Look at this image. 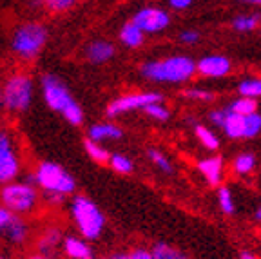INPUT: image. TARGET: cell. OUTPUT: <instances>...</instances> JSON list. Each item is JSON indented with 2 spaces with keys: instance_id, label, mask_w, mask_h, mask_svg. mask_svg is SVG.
<instances>
[{
  "instance_id": "30",
  "label": "cell",
  "mask_w": 261,
  "mask_h": 259,
  "mask_svg": "<svg viewBox=\"0 0 261 259\" xmlns=\"http://www.w3.org/2000/svg\"><path fill=\"white\" fill-rule=\"evenodd\" d=\"M143 113L151 120H156V122H167L169 118H171V111H169V107L163 101H154L151 106H147L143 109Z\"/></svg>"
},
{
  "instance_id": "9",
  "label": "cell",
  "mask_w": 261,
  "mask_h": 259,
  "mask_svg": "<svg viewBox=\"0 0 261 259\" xmlns=\"http://www.w3.org/2000/svg\"><path fill=\"white\" fill-rule=\"evenodd\" d=\"M154 101H163V96L160 93H151V91H145V93H127L123 96L114 98L113 101H109L106 107V116L107 118H118L125 113L130 111H138L145 109L147 106H151Z\"/></svg>"
},
{
  "instance_id": "14",
  "label": "cell",
  "mask_w": 261,
  "mask_h": 259,
  "mask_svg": "<svg viewBox=\"0 0 261 259\" xmlns=\"http://www.w3.org/2000/svg\"><path fill=\"white\" fill-rule=\"evenodd\" d=\"M87 138L94 140L98 143L103 142H116V140H122L123 138V129L116 123L111 122H102V123H94L87 131Z\"/></svg>"
},
{
  "instance_id": "15",
  "label": "cell",
  "mask_w": 261,
  "mask_h": 259,
  "mask_svg": "<svg viewBox=\"0 0 261 259\" xmlns=\"http://www.w3.org/2000/svg\"><path fill=\"white\" fill-rule=\"evenodd\" d=\"M62 248H64V254L69 259H93L94 257V252H93V248L89 247V243H87V239L76 238V236H65Z\"/></svg>"
},
{
  "instance_id": "39",
  "label": "cell",
  "mask_w": 261,
  "mask_h": 259,
  "mask_svg": "<svg viewBox=\"0 0 261 259\" xmlns=\"http://www.w3.org/2000/svg\"><path fill=\"white\" fill-rule=\"evenodd\" d=\"M113 259H129V254H123V252H118V254L111 255Z\"/></svg>"
},
{
  "instance_id": "11",
  "label": "cell",
  "mask_w": 261,
  "mask_h": 259,
  "mask_svg": "<svg viewBox=\"0 0 261 259\" xmlns=\"http://www.w3.org/2000/svg\"><path fill=\"white\" fill-rule=\"evenodd\" d=\"M130 20L135 22L143 33H151V35H156V33H162L169 28L171 24V16L165 9L162 8H154V6H147V8H142L133 15Z\"/></svg>"
},
{
  "instance_id": "33",
  "label": "cell",
  "mask_w": 261,
  "mask_h": 259,
  "mask_svg": "<svg viewBox=\"0 0 261 259\" xmlns=\"http://www.w3.org/2000/svg\"><path fill=\"white\" fill-rule=\"evenodd\" d=\"M261 133V113H252L247 116V140L256 138Z\"/></svg>"
},
{
  "instance_id": "26",
  "label": "cell",
  "mask_w": 261,
  "mask_h": 259,
  "mask_svg": "<svg viewBox=\"0 0 261 259\" xmlns=\"http://www.w3.org/2000/svg\"><path fill=\"white\" fill-rule=\"evenodd\" d=\"M238 94L257 100L261 98V78H245L238 84Z\"/></svg>"
},
{
  "instance_id": "32",
  "label": "cell",
  "mask_w": 261,
  "mask_h": 259,
  "mask_svg": "<svg viewBox=\"0 0 261 259\" xmlns=\"http://www.w3.org/2000/svg\"><path fill=\"white\" fill-rule=\"evenodd\" d=\"M78 4V0H44V8L51 13H65Z\"/></svg>"
},
{
  "instance_id": "35",
  "label": "cell",
  "mask_w": 261,
  "mask_h": 259,
  "mask_svg": "<svg viewBox=\"0 0 261 259\" xmlns=\"http://www.w3.org/2000/svg\"><path fill=\"white\" fill-rule=\"evenodd\" d=\"M127 254H129V259H156L152 250H147V248H135Z\"/></svg>"
},
{
  "instance_id": "41",
  "label": "cell",
  "mask_w": 261,
  "mask_h": 259,
  "mask_svg": "<svg viewBox=\"0 0 261 259\" xmlns=\"http://www.w3.org/2000/svg\"><path fill=\"white\" fill-rule=\"evenodd\" d=\"M240 2H245V4H252V6H261V0H240Z\"/></svg>"
},
{
  "instance_id": "22",
  "label": "cell",
  "mask_w": 261,
  "mask_h": 259,
  "mask_svg": "<svg viewBox=\"0 0 261 259\" xmlns=\"http://www.w3.org/2000/svg\"><path fill=\"white\" fill-rule=\"evenodd\" d=\"M227 111H230L232 114H240V116H249L252 113H257V101L252 100V98L238 96L236 100L228 103Z\"/></svg>"
},
{
  "instance_id": "6",
  "label": "cell",
  "mask_w": 261,
  "mask_h": 259,
  "mask_svg": "<svg viewBox=\"0 0 261 259\" xmlns=\"http://www.w3.org/2000/svg\"><path fill=\"white\" fill-rule=\"evenodd\" d=\"M38 187L33 182H9L0 189V203L16 214H29L38 205Z\"/></svg>"
},
{
  "instance_id": "19",
  "label": "cell",
  "mask_w": 261,
  "mask_h": 259,
  "mask_svg": "<svg viewBox=\"0 0 261 259\" xmlns=\"http://www.w3.org/2000/svg\"><path fill=\"white\" fill-rule=\"evenodd\" d=\"M120 40H122V44L125 45V47L136 49L145 40V33H143L135 22L130 20V22H127V24H123L122 29H120Z\"/></svg>"
},
{
  "instance_id": "42",
  "label": "cell",
  "mask_w": 261,
  "mask_h": 259,
  "mask_svg": "<svg viewBox=\"0 0 261 259\" xmlns=\"http://www.w3.org/2000/svg\"><path fill=\"white\" fill-rule=\"evenodd\" d=\"M254 218H256V221H261V205L257 206V211L254 212Z\"/></svg>"
},
{
  "instance_id": "27",
  "label": "cell",
  "mask_w": 261,
  "mask_h": 259,
  "mask_svg": "<svg viewBox=\"0 0 261 259\" xmlns=\"http://www.w3.org/2000/svg\"><path fill=\"white\" fill-rule=\"evenodd\" d=\"M84 149H86L87 156L96 163H107L111 158V154L107 152V149L102 145V143L94 142V140H89V138L84 142Z\"/></svg>"
},
{
  "instance_id": "37",
  "label": "cell",
  "mask_w": 261,
  "mask_h": 259,
  "mask_svg": "<svg viewBox=\"0 0 261 259\" xmlns=\"http://www.w3.org/2000/svg\"><path fill=\"white\" fill-rule=\"evenodd\" d=\"M45 201H49V205H62L65 201V196H58V194H44Z\"/></svg>"
},
{
  "instance_id": "3",
  "label": "cell",
  "mask_w": 261,
  "mask_h": 259,
  "mask_svg": "<svg viewBox=\"0 0 261 259\" xmlns=\"http://www.w3.org/2000/svg\"><path fill=\"white\" fill-rule=\"evenodd\" d=\"M69 214L80 236L87 241H94L106 230V216L100 206L87 196H74L71 199Z\"/></svg>"
},
{
  "instance_id": "12",
  "label": "cell",
  "mask_w": 261,
  "mask_h": 259,
  "mask_svg": "<svg viewBox=\"0 0 261 259\" xmlns=\"http://www.w3.org/2000/svg\"><path fill=\"white\" fill-rule=\"evenodd\" d=\"M232 62L225 55H207L196 62V73L203 78H223L230 73Z\"/></svg>"
},
{
  "instance_id": "38",
  "label": "cell",
  "mask_w": 261,
  "mask_h": 259,
  "mask_svg": "<svg viewBox=\"0 0 261 259\" xmlns=\"http://www.w3.org/2000/svg\"><path fill=\"white\" fill-rule=\"evenodd\" d=\"M240 259H259V257H256V255L250 254V252H243V254L240 255Z\"/></svg>"
},
{
  "instance_id": "21",
  "label": "cell",
  "mask_w": 261,
  "mask_h": 259,
  "mask_svg": "<svg viewBox=\"0 0 261 259\" xmlns=\"http://www.w3.org/2000/svg\"><path fill=\"white\" fill-rule=\"evenodd\" d=\"M192 129H194V134H196V138H198V142H200L205 149L207 150H218V147H220V138L214 134V131H211L208 127L201 125V123H196Z\"/></svg>"
},
{
  "instance_id": "40",
  "label": "cell",
  "mask_w": 261,
  "mask_h": 259,
  "mask_svg": "<svg viewBox=\"0 0 261 259\" xmlns=\"http://www.w3.org/2000/svg\"><path fill=\"white\" fill-rule=\"evenodd\" d=\"M28 259H51L49 255H44V254H35V255H29Z\"/></svg>"
},
{
  "instance_id": "24",
  "label": "cell",
  "mask_w": 261,
  "mask_h": 259,
  "mask_svg": "<svg viewBox=\"0 0 261 259\" xmlns=\"http://www.w3.org/2000/svg\"><path fill=\"white\" fill-rule=\"evenodd\" d=\"M147 156H149V160L152 162V165L158 170H162L163 174H167V176L174 174V165H172V162L169 160L167 154H163L160 149H149L147 150Z\"/></svg>"
},
{
  "instance_id": "23",
  "label": "cell",
  "mask_w": 261,
  "mask_h": 259,
  "mask_svg": "<svg viewBox=\"0 0 261 259\" xmlns=\"http://www.w3.org/2000/svg\"><path fill=\"white\" fill-rule=\"evenodd\" d=\"M151 250L156 259H191L185 252H181L179 248L172 247V245H169V243H163V241L154 243Z\"/></svg>"
},
{
  "instance_id": "7",
  "label": "cell",
  "mask_w": 261,
  "mask_h": 259,
  "mask_svg": "<svg viewBox=\"0 0 261 259\" xmlns=\"http://www.w3.org/2000/svg\"><path fill=\"white\" fill-rule=\"evenodd\" d=\"M35 84L25 73H15L2 85V106L9 113H24L31 107Z\"/></svg>"
},
{
  "instance_id": "18",
  "label": "cell",
  "mask_w": 261,
  "mask_h": 259,
  "mask_svg": "<svg viewBox=\"0 0 261 259\" xmlns=\"http://www.w3.org/2000/svg\"><path fill=\"white\" fill-rule=\"evenodd\" d=\"M64 243V236H62V230L58 227H47L44 232L40 234L37 241V248H38V254H44L49 255L53 254V250L57 247H62Z\"/></svg>"
},
{
  "instance_id": "43",
  "label": "cell",
  "mask_w": 261,
  "mask_h": 259,
  "mask_svg": "<svg viewBox=\"0 0 261 259\" xmlns=\"http://www.w3.org/2000/svg\"><path fill=\"white\" fill-rule=\"evenodd\" d=\"M2 107L4 106H2V87H0V109H2Z\"/></svg>"
},
{
  "instance_id": "4",
  "label": "cell",
  "mask_w": 261,
  "mask_h": 259,
  "mask_svg": "<svg viewBox=\"0 0 261 259\" xmlns=\"http://www.w3.org/2000/svg\"><path fill=\"white\" fill-rule=\"evenodd\" d=\"M31 176L44 194H58L67 198L76 191V179L73 174L55 162H40Z\"/></svg>"
},
{
  "instance_id": "25",
  "label": "cell",
  "mask_w": 261,
  "mask_h": 259,
  "mask_svg": "<svg viewBox=\"0 0 261 259\" xmlns=\"http://www.w3.org/2000/svg\"><path fill=\"white\" fill-rule=\"evenodd\" d=\"M261 25L259 15H238L232 18V29L238 33H250Z\"/></svg>"
},
{
  "instance_id": "16",
  "label": "cell",
  "mask_w": 261,
  "mask_h": 259,
  "mask_svg": "<svg viewBox=\"0 0 261 259\" xmlns=\"http://www.w3.org/2000/svg\"><path fill=\"white\" fill-rule=\"evenodd\" d=\"M220 129L232 140H243V138H247V116L232 114L225 107V118Z\"/></svg>"
},
{
  "instance_id": "45",
  "label": "cell",
  "mask_w": 261,
  "mask_h": 259,
  "mask_svg": "<svg viewBox=\"0 0 261 259\" xmlns=\"http://www.w3.org/2000/svg\"><path fill=\"white\" fill-rule=\"evenodd\" d=\"M100 259H113V257H100Z\"/></svg>"
},
{
  "instance_id": "8",
  "label": "cell",
  "mask_w": 261,
  "mask_h": 259,
  "mask_svg": "<svg viewBox=\"0 0 261 259\" xmlns=\"http://www.w3.org/2000/svg\"><path fill=\"white\" fill-rule=\"evenodd\" d=\"M22 163L15 140L6 129H0V185L15 182L20 174Z\"/></svg>"
},
{
  "instance_id": "2",
  "label": "cell",
  "mask_w": 261,
  "mask_h": 259,
  "mask_svg": "<svg viewBox=\"0 0 261 259\" xmlns=\"http://www.w3.org/2000/svg\"><path fill=\"white\" fill-rule=\"evenodd\" d=\"M42 96L47 107L55 113H60L64 120L71 125H82L84 122V111L76 98L71 94L67 85L55 74H44L40 78Z\"/></svg>"
},
{
  "instance_id": "1",
  "label": "cell",
  "mask_w": 261,
  "mask_h": 259,
  "mask_svg": "<svg viewBox=\"0 0 261 259\" xmlns=\"http://www.w3.org/2000/svg\"><path fill=\"white\" fill-rule=\"evenodd\" d=\"M140 74L158 84H185L192 80L196 73V62L187 55H172L160 60L143 62Z\"/></svg>"
},
{
  "instance_id": "17",
  "label": "cell",
  "mask_w": 261,
  "mask_h": 259,
  "mask_svg": "<svg viewBox=\"0 0 261 259\" xmlns=\"http://www.w3.org/2000/svg\"><path fill=\"white\" fill-rule=\"evenodd\" d=\"M114 53H116V49H114V45L107 40H93L86 47L87 60H89L91 64H96V65L109 62L111 58L114 57Z\"/></svg>"
},
{
  "instance_id": "31",
  "label": "cell",
  "mask_w": 261,
  "mask_h": 259,
  "mask_svg": "<svg viewBox=\"0 0 261 259\" xmlns=\"http://www.w3.org/2000/svg\"><path fill=\"white\" fill-rule=\"evenodd\" d=\"M184 98H187L189 101H212L214 100V93L208 89H203V87H187L184 91Z\"/></svg>"
},
{
  "instance_id": "29",
  "label": "cell",
  "mask_w": 261,
  "mask_h": 259,
  "mask_svg": "<svg viewBox=\"0 0 261 259\" xmlns=\"http://www.w3.org/2000/svg\"><path fill=\"white\" fill-rule=\"evenodd\" d=\"M109 167L114 170V172H118V174H133V170H135V163L129 156L125 154H111L109 158Z\"/></svg>"
},
{
  "instance_id": "13",
  "label": "cell",
  "mask_w": 261,
  "mask_h": 259,
  "mask_svg": "<svg viewBox=\"0 0 261 259\" xmlns=\"http://www.w3.org/2000/svg\"><path fill=\"white\" fill-rule=\"evenodd\" d=\"M198 170L201 172V176L205 178V182L211 187L218 189L223 185V170L225 163L221 156H208L198 162Z\"/></svg>"
},
{
  "instance_id": "5",
  "label": "cell",
  "mask_w": 261,
  "mask_h": 259,
  "mask_svg": "<svg viewBox=\"0 0 261 259\" xmlns=\"http://www.w3.org/2000/svg\"><path fill=\"white\" fill-rule=\"evenodd\" d=\"M49 38L47 28L38 22H25L18 25L11 35V49L16 57L33 60L42 53Z\"/></svg>"
},
{
  "instance_id": "36",
  "label": "cell",
  "mask_w": 261,
  "mask_h": 259,
  "mask_svg": "<svg viewBox=\"0 0 261 259\" xmlns=\"http://www.w3.org/2000/svg\"><path fill=\"white\" fill-rule=\"evenodd\" d=\"M192 2H194V0H169V6H171L172 9L181 11V9H187Z\"/></svg>"
},
{
  "instance_id": "34",
  "label": "cell",
  "mask_w": 261,
  "mask_h": 259,
  "mask_svg": "<svg viewBox=\"0 0 261 259\" xmlns=\"http://www.w3.org/2000/svg\"><path fill=\"white\" fill-rule=\"evenodd\" d=\"M200 38H201L200 31H196V29H185V31L179 35V40L184 42V44H187V45L198 44V42H200Z\"/></svg>"
},
{
  "instance_id": "28",
  "label": "cell",
  "mask_w": 261,
  "mask_h": 259,
  "mask_svg": "<svg viewBox=\"0 0 261 259\" xmlns=\"http://www.w3.org/2000/svg\"><path fill=\"white\" fill-rule=\"evenodd\" d=\"M218 203H220V209L223 214L232 216L236 212V201H234V194L230 191V187H218Z\"/></svg>"
},
{
  "instance_id": "10",
  "label": "cell",
  "mask_w": 261,
  "mask_h": 259,
  "mask_svg": "<svg viewBox=\"0 0 261 259\" xmlns=\"http://www.w3.org/2000/svg\"><path fill=\"white\" fill-rule=\"evenodd\" d=\"M0 236L16 247L24 245L29 238V225L24 221V218L9 211L2 203H0Z\"/></svg>"
},
{
  "instance_id": "44",
  "label": "cell",
  "mask_w": 261,
  "mask_h": 259,
  "mask_svg": "<svg viewBox=\"0 0 261 259\" xmlns=\"http://www.w3.org/2000/svg\"><path fill=\"white\" fill-rule=\"evenodd\" d=\"M0 259H9L8 255H4V254H0Z\"/></svg>"
},
{
  "instance_id": "20",
  "label": "cell",
  "mask_w": 261,
  "mask_h": 259,
  "mask_svg": "<svg viewBox=\"0 0 261 259\" xmlns=\"http://www.w3.org/2000/svg\"><path fill=\"white\" fill-rule=\"evenodd\" d=\"M256 169V156L252 152H240L232 162V170L236 176H247Z\"/></svg>"
}]
</instances>
